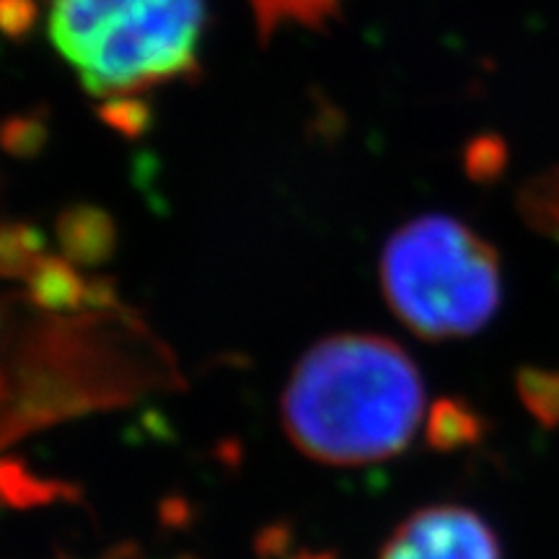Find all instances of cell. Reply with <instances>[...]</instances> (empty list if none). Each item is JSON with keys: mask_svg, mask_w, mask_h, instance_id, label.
Here are the masks:
<instances>
[{"mask_svg": "<svg viewBox=\"0 0 559 559\" xmlns=\"http://www.w3.org/2000/svg\"><path fill=\"white\" fill-rule=\"evenodd\" d=\"M519 389L531 415L547 428L559 425V370H523Z\"/></svg>", "mask_w": 559, "mask_h": 559, "instance_id": "9c48e42d", "label": "cell"}, {"mask_svg": "<svg viewBox=\"0 0 559 559\" xmlns=\"http://www.w3.org/2000/svg\"><path fill=\"white\" fill-rule=\"evenodd\" d=\"M379 559H502L495 531L464 506H430L396 526Z\"/></svg>", "mask_w": 559, "mask_h": 559, "instance_id": "277c9868", "label": "cell"}, {"mask_svg": "<svg viewBox=\"0 0 559 559\" xmlns=\"http://www.w3.org/2000/svg\"><path fill=\"white\" fill-rule=\"evenodd\" d=\"M293 445L321 464L362 466L402 453L425 417L417 362L379 334H332L293 368L283 391Z\"/></svg>", "mask_w": 559, "mask_h": 559, "instance_id": "6da1fadb", "label": "cell"}, {"mask_svg": "<svg viewBox=\"0 0 559 559\" xmlns=\"http://www.w3.org/2000/svg\"><path fill=\"white\" fill-rule=\"evenodd\" d=\"M99 559H156V557H148L145 551H140L135 547H120V549L109 551V555H104Z\"/></svg>", "mask_w": 559, "mask_h": 559, "instance_id": "4fadbf2b", "label": "cell"}, {"mask_svg": "<svg viewBox=\"0 0 559 559\" xmlns=\"http://www.w3.org/2000/svg\"><path fill=\"white\" fill-rule=\"evenodd\" d=\"M41 236L29 226H0V277L24 280L45 249Z\"/></svg>", "mask_w": 559, "mask_h": 559, "instance_id": "ba28073f", "label": "cell"}, {"mask_svg": "<svg viewBox=\"0 0 559 559\" xmlns=\"http://www.w3.org/2000/svg\"><path fill=\"white\" fill-rule=\"evenodd\" d=\"M205 16V0H52L50 39L109 104L187 79Z\"/></svg>", "mask_w": 559, "mask_h": 559, "instance_id": "7a4b0ae2", "label": "cell"}, {"mask_svg": "<svg viewBox=\"0 0 559 559\" xmlns=\"http://www.w3.org/2000/svg\"><path fill=\"white\" fill-rule=\"evenodd\" d=\"M60 241L66 254L75 262H102L111 243L107 215L94 207L68 210L60 218Z\"/></svg>", "mask_w": 559, "mask_h": 559, "instance_id": "52a82bcc", "label": "cell"}, {"mask_svg": "<svg viewBox=\"0 0 559 559\" xmlns=\"http://www.w3.org/2000/svg\"><path fill=\"white\" fill-rule=\"evenodd\" d=\"M249 5L260 39L267 41L285 24L324 29L326 21L340 16L342 0H249Z\"/></svg>", "mask_w": 559, "mask_h": 559, "instance_id": "5b68a950", "label": "cell"}, {"mask_svg": "<svg viewBox=\"0 0 559 559\" xmlns=\"http://www.w3.org/2000/svg\"><path fill=\"white\" fill-rule=\"evenodd\" d=\"M379 277L391 311L425 340L481 332L502 300L498 251L466 223L440 213L391 234Z\"/></svg>", "mask_w": 559, "mask_h": 559, "instance_id": "3957f363", "label": "cell"}, {"mask_svg": "<svg viewBox=\"0 0 559 559\" xmlns=\"http://www.w3.org/2000/svg\"><path fill=\"white\" fill-rule=\"evenodd\" d=\"M508 166V145L498 135H479L466 148V171L474 181H495Z\"/></svg>", "mask_w": 559, "mask_h": 559, "instance_id": "30bf717a", "label": "cell"}, {"mask_svg": "<svg viewBox=\"0 0 559 559\" xmlns=\"http://www.w3.org/2000/svg\"><path fill=\"white\" fill-rule=\"evenodd\" d=\"M37 13L34 0H0V32L9 37H24L37 21Z\"/></svg>", "mask_w": 559, "mask_h": 559, "instance_id": "8fae6325", "label": "cell"}, {"mask_svg": "<svg viewBox=\"0 0 559 559\" xmlns=\"http://www.w3.org/2000/svg\"><path fill=\"white\" fill-rule=\"evenodd\" d=\"M515 205L531 230L559 243V166L523 181Z\"/></svg>", "mask_w": 559, "mask_h": 559, "instance_id": "8992f818", "label": "cell"}, {"mask_svg": "<svg viewBox=\"0 0 559 559\" xmlns=\"http://www.w3.org/2000/svg\"><path fill=\"white\" fill-rule=\"evenodd\" d=\"M3 145L19 156L29 153V148L39 145V124L37 122H11L3 128Z\"/></svg>", "mask_w": 559, "mask_h": 559, "instance_id": "7c38bea8", "label": "cell"}]
</instances>
